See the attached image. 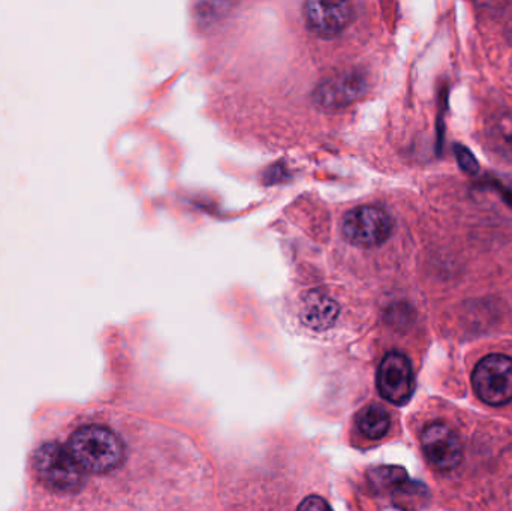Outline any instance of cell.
I'll return each instance as SVG.
<instances>
[{
    "label": "cell",
    "mask_w": 512,
    "mask_h": 511,
    "mask_svg": "<svg viewBox=\"0 0 512 511\" xmlns=\"http://www.w3.org/2000/svg\"><path fill=\"white\" fill-rule=\"evenodd\" d=\"M69 452L84 473L107 474L122 465L125 447L111 429L89 425L77 429L69 440Z\"/></svg>",
    "instance_id": "1"
},
{
    "label": "cell",
    "mask_w": 512,
    "mask_h": 511,
    "mask_svg": "<svg viewBox=\"0 0 512 511\" xmlns=\"http://www.w3.org/2000/svg\"><path fill=\"white\" fill-rule=\"evenodd\" d=\"M33 467L38 479L51 491L71 494L83 486L84 471L62 444L48 443L39 447Z\"/></svg>",
    "instance_id": "2"
},
{
    "label": "cell",
    "mask_w": 512,
    "mask_h": 511,
    "mask_svg": "<svg viewBox=\"0 0 512 511\" xmlns=\"http://www.w3.org/2000/svg\"><path fill=\"white\" fill-rule=\"evenodd\" d=\"M478 398L492 407L512 401V359L502 354L484 357L472 375Z\"/></svg>",
    "instance_id": "3"
},
{
    "label": "cell",
    "mask_w": 512,
    "mask_h": 511,
    "mask_svg": "<svg viewBox=\"0 0 512 511\" xmlns=\"http://www.w3.org/2000/svg\"><path fill=\"white\" fill-rule=\"evenodd\" d=\"M393 231L391 216L378 206H358L346 213L342 233L352 245L372 248L388 240Z\"/></svg>",
    "instance_id": "4"
},
{
    "label": "cell",
    "mask_w": 512,
    "mask_h": 511,
    "mask_svg": "<svg viewBox=\"0 0 512 511\" xmlns=\"http://www.w3.org/2000/svg\"><path fill=\"white\" fill-rule=\"evenodd\" d=\"M376 383L385 401L405 405L411 399L415 387L414 371L408 357L399 351L388 353L379 365Z\"/></svg>",
    "instance_id": "5"
},
{
    "label": "cell",
    "mask_w": 512,
    "mask_h": 511,
    "mask_svg": "<svg viewBox=\"0 0 512 511\" xmlns=\"http://www.w3.org/2000/svg\"><path fill=\"white\" fill-rule=\"evenodd\" d=\"M421 446L430 464L439 471H451L459 467L463 447L459 437L448 426L435 423L427 426L421 435Z\"/></svg>",
    "instance_id": "6"
},
{
    "label": "cell",
    "mask_w": 512,
    "mask_h": 511,
    "mask_svg": "<svg viewBox=\"0 0 512 511\" xmlns=\"http://www.w3.org/2000/svg\"><path fill=\"white\" fill-rule=\"evenodd\" d=\"M307 27L319 36H336L349 26L354 15L351 3L307 2L303 6Z\"/></svg>",
    "instance_id": "7"
},
{
    "label": "cell",
    "mask_w": 512,
    "mask_h": 511,
    "mask_svg": "<svg viewBox=\"0 0 512 511\" xmlns=\"http://www.w3.org/2000/svg\"><path fill=\"white\" fill-rule=\"evenodd\" d=\"M363 75L358 72H339L319 84L315 90V101L321 107L340 108L357 101L364 93Z\"/></svg>",
    "instance_id": "8"
},
{
    "label": "cell",
    "mask_w": 512,
    "mask_h": 511,
    "mask_svg": "<svg viewBox=\"0 0 512 511\" xmlns=\"http://www.w3.org/2000/svg\"><path fill=\"white\" fill-rule=\"evenodd\" d=\"M301 317L310 329L324 332L336 323L339 317V306L328 294L318 290L310 291L304 297Z\"/></svg>",
    "instance_id": "9"
},
{
    "label": "cell",
    "mask_w": 512,
    "mask_h": 511,
    "mask_svg": "<svg viewBox=\"0 0 512 511\" xmlns=\"http://www.w3.org/2000/svg\"><path fill=\"white\" fill-rule=\"evenodd\" d=\"M487 138L498 155L512 161V114L502 113L493 117L487 126Z\"/></svg>",
    "instance_id": "10"
},
{
    "label": "cell",
    "mask_w": 512,
    "mask_h": 511,
    "mask_svg": "<svg viewBox=\"0 0 512 511\" xmlns=\"http://www.w3.org/2000/svg\"><path fill=\"white\" fill-rule=\"evenodd\" d=\"M357 423L361 434L366 435L370 440H381L387 435L391 420L384 408L379 405H369L361 411Z\"/></svg>",
    "instance_id": "11"
},
{
    "label": "cell",
    "mask_w": 512,
    "mask_h": 511,
    "mask_svg": "<svg viewBox=\"0 0 512 511\" xmlns=\"http://www.w3.org/2000/svg\"><path fill=\"white\" fill-rule=\"evenodd\" d=\"M391 497H393L394 504L399 509L405 511H418L421 507L426 504L427 489L421 483L412 482V480L405 479L400 485L391 491Z\"/></svg>",
    "instance_id": "12"
},
{
    "label": "cell",
    "mask_w": 512,
    "mask_h": 511,
    "mask_svg": "<svg viewBox=\"0 0 512 511\" xmlns=\"http://www.w3.org/2000/svg\"><path fill=\"white\" fill-rule=\"evenodd\" d=\"M405 479H408V474L400 467H379L370 471L372 485L378 491L388 492V494H391V491Z\"/></svg>",
    "instance_id": "13"
},
{
    "label": "cell",
    "mask_w": 512,
    "mask_h": 511,
    "mask_svg": "<svg viewBox=\"0 0 512 511\" xmlns=\"http://www.w3.org/2000/svg\"><path fill=\"white\" fill-rule=\"evenodd\" d=\"M456 152L457 159H459L460 167H462L463 170L466 171V173H477L478 168H480V165H478V162L475 161L474 155H472V153L469 152L468 149H463V147H457Z\"/></svg>",
    "instance_id": "14"
},
{
    "label": "cell",
    "mask_w": 512,
    "mask_h": 511,
    "mask_svg": "<svg viewBox=\"0 0 512 511\" xmlns=\"http://www.w3.org/2000/svg\"><path fill=\"white\" fill-rule=\"evenodd\" d=\"M297 511H333L327 503L319 497H309L300 504Z\"/></svg>",
    "instance_id": "15"
}]
</instances>
